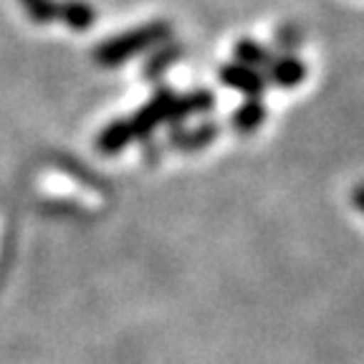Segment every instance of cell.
Listing matches in <instances>:
<instances>
[{
    "label": "cell",
    "mask_w": 364,
    "mask_h": 364,
    "mask_svg": "<svg viewBox=\"0 0 364 364\" xmlns=\"http://www.w3.org/2000/svg\"><path fill=\"white\" fill-rule=\"evenodd\" d=\"M165 33H167V28L162 23H152V26H144V28H134V31H129V33L114 36V38L104 41V43H99L97 48H94V61L107 68L119 66V63H124L127 58L139 53L142 48L162 41Z\"/></svg>",
    "instance_id": "1"
},
{
    "label": "cell",
    "mask_w": 364,
    "mask_h": 364,
    "mask_svg": "<svg viewBox=\"0 0 364 364\" xmlns=\"http://www.w3.org/2000/svg\"><path fill=\"white\" fill-rule=\"evenodd\" d=\"M56 21L66 23L71 31H89L97 21V11L86 0H61Z\"/></svg>",
    "instance_id": "2"
},
{
    "label": "cell",
    "mask_w": 364,
    "mask_h": 364,
    "mask_svg": "<svg viewBox=\"0 0 364 364\" xmlns=\"http://www.w3.org/2000/svg\"><path fill=\"white\" fill-rule=\"evenodd\" d=\"M132 136H134V132H132L129 119H114L112 124L104 127L102 134L97 136V149L99 152L114 154V152H119L122 147H127V144L132 142Z\"/></svg>",
    "instance_id": "3"
},
{
    "label": "cell",
    "mask_w": 364,
    "mask_h": 364,
    "mask_svg": "<svg viewBox=\"0 0 364 364\" xmlns=\"http://www.w3.org/2000/svg\"><path fill=\"white\" fill-rule=\"evenodd\" d=\"M26 11H28L31 21L33 23H53L56 21V13H58V0H21Z\"/></svg>",
    "instance_id": "4"
}]
</instances>
